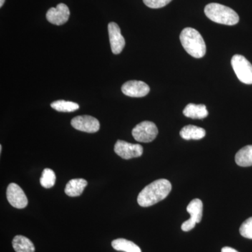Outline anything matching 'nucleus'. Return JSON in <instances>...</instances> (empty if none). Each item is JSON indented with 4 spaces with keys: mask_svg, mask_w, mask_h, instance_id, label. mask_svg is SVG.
<instances>
[{
    "mask_svg": "<svg viewBox=\"0 0 252 252\" xmlns=\"http://www.w3.org/2000/svg\"><path fill=\"white\" fill-rule=\"evenodd\" d=\"M71 124L76 130L88 133H94L99 130L98 120L91 116H78L72 119Z\"/></svg>",
    "mask_w": 252,
    "mask_h": 252,
    "instance_id": "obj_9",
    "label": "nucleus"
},
{
    "mask_svg": "<svg viewBox=\"0 0 252 252\" xmlns=\"http://www.w3.org/2000/svg\"><path fill=\"white\" fill-rule=\"evenodd\" d=\"M235 162L239 166H252V145L246 146L239 150L235 155Z\"/></svg>",
    "mask_w": 252,
    "mask_h": 252,
    "instance_id": "obj_17",
    "label": "nucleus"
},
{
    "mask_svg": "<svg viewBox=\"0 0 252 252\" xmlns=\"http://www.w3.org/2000/svg\"><path fill=\"white\" fill-rule=\"evenodd\" d=\"M13 248L16 252H34L35 248L30 239L23 235H16L12 241Z\"/></svg>",
    "mask_w": 252,
    "mask_h": 252,
    "instance_id": "obj_16",
    "label": "nucleus"
},
{
    "mask_svg": "<svg viewBox=\"0 0 252 252\" xmlns=\"http://www.w3.org/2000/svg\"><path fill=\"white\" fill-rule=\"evenodd\" d=\"M158 130L157 126L153 122H143L137 124L132 131L134 139L137 142H152L157 137Z\"/></svg>",
    "mask_w": 252,
    "mask_h": 252,
    "instance_id": "obj_5",
    "label": "nucleus"
},
{
    "mask_svg": "<svg viewBox=\"0 0 252 252\" xmlns=\"http://www.w3.org/2000/svg\"><path fill=\"white\" fill-rule=\"evenodd\" d=\"M51 107L61 112H72L79 108V105L75 102L65 100H57L52 102Z\"/></svg>",
    "mask_w": 252,
    "mask_h": 252,
    "instance_id": "obj_19",
    "label": "nucleus"
},
{
    "mask_svg": "<svg viewBox=\"0 0 252 252\" xmlns=\"http://www.w3.org/2000/svg\"><path fill=\"white\" fill-rule=\"evenodd\" d=\"M221 252H238L235 249L229 248V247H225L222 248Z\"/></svg>",
    "mask_w": 252,
    "mask_h": 252,
    "instance_id": "obj_23",
    "label": "nucleus"
},
{
    "mask_svg": "<svg viewBox=\"0 0 252 252\" xmlns=\"http://www.w3.org/2000/svg\"><path fill=\"white\" fill-rule=\"evenodd\" d=\"M183 114L185 117L191 119H203L208 116V111L205 104L190 103L184 109Z\"/></svg>",
    "mask_w": 252,
    "mask_h": 252,
    "instance_id": "obj_14",
    "label": "nucleus"
},
{
    "mask_svg": "<svg viewBox=\"0 0 252 252\" xmlns=\"http://www.w3.org/2000/svg\"><path fill=\"white\" fill-rule=\"evenodd\" d=\"M205 135L206 132L203 128L193 125L186 126L180 131L181 137L186 140H201Z\"/></svg>",
    "mask_w": 252,
    "mask_h": 252,
    "instance_id": "obj_15",
    "label": "nucleus"
},
{
    "mask_svg": "<svg viewBox=\"0 0 252 252\" xmlns=\"http://www.w3.org/2000/svg\"><path fill=\"white\" fill-rule=\"evenodd\" d=\"M180 41L184 49L195 59H201L206 54V45L203 36L196 30L186 28L180 34Z\"/></svg>",
    "mask_w": 252,
    "mask_h": 252,
    "instance_id": "obj_2",
    "label": "nucleus"
},
{
    "mask_svg": "<svg viewBox=\"0 0 252 252\" xmlns=\"http://www.w3.org/2000/svg\"><path fill=\"white\" fill-rule=\"evenodd\" d=\"M240 233L244 238L252 240V217L243 222L240 228Z\"/></svg>",
    "mask_w": 252,
    "mask_h": 252,
    "instance_id": "obj_21",
    "label": "nucleus"
},
{
    "mask_svg": "<svg viewBox=\"0 0 252 252\" xmlns=\"http://www.w3.org/2000/svg\"><path fill=\"white\" fill-rule=\"evenodd\" d=\"M112 248L117 251L125 252H142L141 249L132 242L126 240V239L119 238L113 240Z\"/></svg>",
    "mask_w": 252,
    "mask_h": 252,
    "instance_id": "obj_18",
    "label": "nucleus"
},
{
    "mask_svg": "<svg viewBox=\"0 0 252 252\" xmlns=\"http://www.w3.org/2000/svg\"><path fill=\"white\" fill-rule=\"evenodd\" d=\"M5 2V0H0V7H2L3 5H4Z\"/></svg>",
    "mask_w": 252,
    "mask_h": 252,
    "instance_id": "obj_24",
    "label": "nucleus"
},
{
    "mask_svg": "<svg viewBox=\"0 0 252 252\" xmlns=\"http://www.w3.org/2000/svg\"><path fill=\"white\" fill-rule=\"evenodd\" d=\"M70 16V11L67 5L59 4L56 8H51L46 13V19L49 23L56 26H62L67 22Z\"/></svg>",
    "mask_w": 252,
    "mask_h": 252,
    "instance_id": "obj_10",
    "label": "nucleus"
},
{
    "mask_svg": "<svg viewBox=\"0 0 252 252\" xmlns=\"http://www.w3.org/2000/svg\"><path fill=\"white\" fill-rule=\"evenodd\" d=\"M233 70L239 80L245 84H252V64L241 55H235L231 59Z\"/></svg>",
    "mask_w": 252,
    "mask_h": 252,
    "instance_id": "obj_4",
    "label": "nucleus"
},
{
    "mask_svg": "<svg viewBox=\"0 0 252 252\" xmlns=\"http://www.w3.org/2000/svg\"><path fill=\"white\" fill-rule=\"evenodd\" d=\"M108 31L111 49L113 54H120L126 45L125 39L121 32L120 28L117 23L112 22L109 23Z\"/></svg>",
    "mask_w": 252,
    "mask_h": 252,
    "instance_id": "obj_11",
    "label": "nucleus"
},
{
    "mask_svg": "<svg viewBox=\"0 0 252 252\" xmlns=\"http://www.w3.org/2000/svg\"><path fill=\"white\" fill-rule=\"evenodd\" d=\"M205 14L213 22L226 26H234L240 20L234 10L218 3L207 4L205 8Z\"/></svg>",
    "mask_w": 252,
    "mask_h": 252,
    "instance_id": "obj_3",
    "label": "nucleus"
},
{
    "mask_svg": "<svg viewBox=\"0 0 252 252\" xmlns=\"http://www.w3.org/2000/svg\"><path fill=\"white\" fill-rule=\"evenodd\" d=\"M203 205L200 199H194L187 206V212L190 214V218L186 220L182 225L184 231H190L195 228V224L200 223L203 217Z\"/></svg>",
    "mask_w": 252,
    "mask_h": 252,
    "instance_id": "obj_6",
    "label": "nucleus"
},
{
    "mask_svg": "<svg viewBox=\"0 0 252 252\" xmlns=\"http://www.w3.org/2000/svg\"><path fill=\"white\" fill-rule=\"evenodd\" d=\"M123 94L132 97H142L147 95L150 88L146 83L141 81H129L122 86Z\"/></svg>",
    "mask_w": 252,
    "mask_h": 252,
    "instance_id": "obj_12",
    "label": "nucleus"
},
{
    "mask_svg": "<svg viewBox=\"0 0 252 252\" xmlns=\"http://www.w3.org/2000/svg\"><path fill=\"white\" fill-rule=\"evenodd\" d=\"M172 1V0H143L146 6L152 9H160L164 7Z\"/></svg>",
    "mask_w": 252,
    "mask_h": 252,
    "instance_id": "obj_22",
    "label": "nucleus"
},
{
    "mask_svg": "<svg viewBox=\"0 0 252 252\" xmlns=\"http://www.w3.org/2000/svg\"><path fill=\"white\" fill-rule=\"evenodd\" d=\"M114 152L122 158L128 159L140 157L143 154V147L138 144H131L118 140L114 146Z\"/></svg>",
    "mask_w": 252,
    "mask_h": 252,
    "instance_id": "obj_7",
    "label": "nucleus"
},
{
    "mask_svg": "<svg viewBox=\"0 0 252 252\" xmlns=\"http://www.w3.org/2000/svg\"><path fill=\"white\" fill-rule=\"evenodd\" d=\"M6 198L15 208L23 209L27 207L28 200L23 189L16 184H10L6 190Z\"/></svg>",
    "mask_w": 252,
    "mask_h": 252,
    "instance_id": "obj_8",
    "label": "nucleus"
},
{
    "mask_svg": "<svg viewBox=\"0 0 252 252\" xmlns=\"http://www.w3.org/2000/svg\"><path fill=\"white\" fill-rule=\"evenodd\" d=\"M56 180L55 172L51 169L46 168L41 174L40 184L44 188L50 189L54 187L56 183Z\"/></svg>",
    "mask_w": 252,
    "mask_h": 252,
    "instance_id": "obj_20",
    "label": "nucleus"
},
{
    "mask_svg": "<svg viewBox=\"0 0 252 252\" xmlns=\"http://www.w3.org/2000/svg\"><path fill=\"white\" fill-rule=\"evenodd\" d=\"M172 190L171 183L165 179L154 181L142 189L137 197L141 207L152 206L166 198Z\"/></svg>",
    "mask_w": 252,
    "mask_h": 252,
    "instance_id": "obj_1",
    "label": "nucleus"
},
{
    "mask_svg": "<svg viewBox=\"0 0 252 252\" xmlns=\"http://www.w3.org/2000/svg\"><path fill=\"white\" fill-rule=\"evenodd\" d=\"M87 181L84 179H73L66 185L64 192L68 196H79L84 192V189L87 187Z\"/></svg>",
    "mask_w": 252,
    "mask_h": 252,
    "instance_id": "obj_13",
    "label": "nucleus"
}]
</instances>
